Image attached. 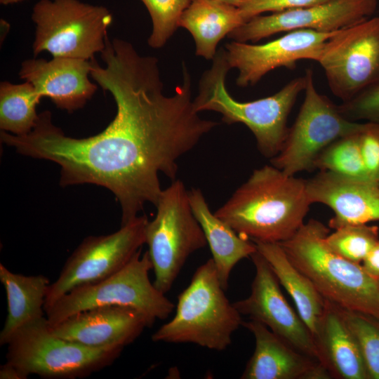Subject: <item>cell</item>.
<instances>
[{"label": "cell", "mask_w": 379, "mask_h": 379, "mask_svg": "<svg viewBox=\"0 0 379 379\" xmlns=\"http://www.w3.org/2000/svg\"><path fill=\"white\" fill-rule=\"evenodd\" d=\"M100 54L105 65L92 59L90 76L112 94L117 106L102 131L83 138L67 136L46 110L29 133L1 131L0 138L22 155L59 165L61 186L94 184L111 191L121 207L122 226L146 204L156 206L163 191L159 173L175 180L178 160L219 124L195 110L185 62L182 82L166 95L157 58L142 56L130 42L109 36Z\"/></svg>", "instance_id": "6da1fadb"}, {"label": "cell", "mask_w": 379, "mask_h": 379, "mask_svg": "<svg viewBox=\"0 0 379 379\" xmlns=\"http://www.w3.org/2000/svg\"><path fill=\"white\" fill-rule=\"evenodd\" d=\"M311 204L306 180L266 165L254 170L214 213L243 238L279 244L304 224Z\"/></svg>", "instance_id": "7a4b0ae2"}, {"label": "cell", "mask_w": 379, "mask_h": 379, "mask_svg": "<svg viewBox=\"0 0 379 379\" xmlns=\"http://www.w3.org/2000/svg\"><path fill=\"white\" fill-rule=\"evenodd\" d=\"M329 229L311 219L289 239L279 243L291 262L323 298L342 309L379 320V283L361 264L335 253L325 241Z\"/></svg>", "instance_id": "3957f363"}, {"label": "cell", "mask_w": 379, "mask_h": 379, "mask_svg": "<svg viewBox=\"0 0 379 379\" xmlns=\"http://www.w3.org/2000/svg\"><path fill=\"white\" fill-rule=\"evenodd\" d=\"M210 69L199 81V93L193 100L197 112L214 111L227 124L241 123L254 135L257 147L265 157L273 158L281 150L289 128L288 115L306 86L305 75L290 81L276 93L263 98L239 102L226 89L225 79L230 67L225 49L220 48Z\"/></svg>", "instance_id": "277c9868"}, {"label": "cell", "mask_w": 379, "mask_h": 379, "mask_svg": "<svg viewBox=\"0 0 379 379\" xmlns=\"http://www.w3.org/2000/svg\"><path fill=\"white\" fill-rule=\"evenodd\" d=\"M225 291L210 258L196 270L188 286L178 295L174 317L153 333L152 340L226 350L244 321Z\"/></svg>", "instance_id": "5b68a950"}, {"label": "cell", "mask_w": 379, "mask_h": 379, "mask_svg": "<svg viewBox=\"0 0 379 379\" xmlns=\"http://www.w3.org/2000/svg\"><path fill=\"white\" fill-rule=\"evenodd\" d=\"M7 345L6 361L27 378L30 374L48 379L88 377L111 365L123 350L91 347L58 337L46 317L22 326Z\"/></svg>", "instance_id": "8992f818"}, {"label": "cell", "mask_w": 379, "mask_h": 379, "mask_svg": "<svg viewBox=\"0 0 379 379\" xmlns=\"http://www.w3.org/2000/svg\"><path fill=\"white\" fill-rule=\"evenodd\" d=\"M141 249L121 270L99 282L77 287L45 310L48 324L53 326L71 315L100 306L118 305L142 313L152 326L168 317L175 305L149 278L152 264L147 251Z\"/></svg>", "instance_id": "52a82bcc"}, {"label": "cell", "mask_w": 379, "mask_h": 379, "mask_svg": "<svg viewBox=\"0 0 379 379\" xmlns=\"http://www.w3.org/2000/svg\"><path fill=\"white\" fill-rule=\"evenodd\" d=\"M34 57L48 51L53 57L91 60L105 47L112 15L105 6L79 0H39L32 9Z\"/></svg>", "instance_id": "ba28073f"}, {"label": "cell", "mask_w": 379, "mask_h": 379, "mask_svg": "<svg viewBox=\"0 0 379 379\" xmlns=\"http://www.w3.org/2000/svg\"><path fill=\"white\" fill-rule=\"evenodd\" d=\"M156 208L155 218L146 226L145 244L154 274L153 284L166 294L190 255L207 241L182 181L175 180L163 190Z\"/></svg>", "instance_id": "9c48e42d"}, {"label": "cell", "mask_w": 379, "mask_h": 379, "mask_svg": "<svg viewBox=\"0 0 379 379\" xmlns=\"http://www.w3.org/2000/svg\"><path fill=\"white\" fill-rule=\"evenodd\" d=\"M305 98L280 152L272 165L289 175L314 169V162L331 143L359 131L363 123L347 119L326 96L316 89L313 72L307 69Z\"/></svg>", "instance_id": "30bf717a"}, {"label": "cell", "mask_w": 379, "mask_h": 379, "mask_svg": "<svg viewBox=\"0 0 379 379\" xmlns=\"http://www.w3.org/2000/svg\"><path fill=\"white\" fill-rule=\"evenodd\" d=\"M147 222L145 215H138L114 233L86 237L49 285L44 310L71 290L102 281L121 270L145 244Z\"/></svg>", "instance_id": "8fae6325"}, {"label": "cell", "mask_w": 379, "mask_h": 379, "mask_svg": "<svg viewBox=\"0 0 379 379\" xmlns=\"http://www.w3.org/2000/svg\"><path fill=\"white\" fill-rule=\"evenodd\" d=\"M333 94L346 102L379 84V17L338 30L317 61Z\"/></svg>", "instance_id": "7c38bea8"}, {"label": "cell", "mask_w": 379, "mask_h": 379, "mask_svg": "<svg viewBox=\"0 0 379 379\" xmlns=\"http://www.w3.org/2000/svg\"><path fill=\"white\" fill-rule=\"evenodd\" d=\"M377 0H330L321 4L257 15L232 31L227 37L257 42L273 34L307 29L333 32L365 20L375 11Z\"/></svg>", "instance_id": "4fadbf2b"}, {"label": "cell", "mask_w": 379, "mask_h": 379, "mask_svg": "<svg viewBox=\"0 0 379 379\" xmlns=\"http://www.w3.org/2000/svg\"><path fill=\"white\" fill-rule=\"evenodd\" d=\"M251 258L255 270L251 293L233 305L241 315L263 324L292 347L319 361L312 333L284 298L270 265L258 251Z\"/></svg>", "instance_id": "5bb4252c"}, {"label": "cell", "mask_w": 379, "mask_h": 379, "mask_svg": "<svg viewBox=\"0 0 379 379\" xmlns=\"http://www.w3.org/2000/svg\"><path fill=\"white\" fill-rule=\"evenodd\" d=\"M337 32L295 29L263 44L233 41L225 44L227 61L230 69L239 71L237 86H254L276 68L283 67L293 70L299 60L317 62L326 41Z\"/></svg>", "instance_id": "9a60e30c"}, {"label": "cell", "mask_w": 379, "mask_h": 379, "mask_svg": "<svg viewBox=\"0 0 379 379\" xmlns=\"http://www.w3.org/2000/svg\"><path fill=\"white\" fill-rule=\"evenodd\" d=\"M150 326L148 319L138 310L109 305L79 312L50 328L57 336L85 346L124 349Z\"/></svg>", "instance_id": "2e32d148"}, {"label": "cell", "mask_w": 379, "mask_h": 379, "mask_svg": "<svg viewBox=\"0 0 379 379\" xmlns=\"http://www.w3.org/2000/svg\"><path fill=\"white\" fill-rule=\"evenodd\" d=\"M306 187L312 204H324L333 211L328 225L334 230L379 220V184L375 181L321 171L306 180Z\"/></svg>", "instance_id": "e0dca14e"}, {"label": "cell", "mask_w": 379, "mask_h": 379, "mask_svg": "<svg viewBox=\"0 0 379 379\" xmlns=\"http://www.w3.org/2000/svg\"><path fill=\"white\" fill-rule=\"evenodd\" d=\"M91 69V60L33 58L22 62L19 77L32 84L41 97L49 98L57 107L72 112L82 108L97 90V85L89 79Z\"/></svg>", "instance_id": "ac0fdd59"}, {"label": "cell", "mask_w": 379, "mask_h": 379, "mask_svg": "<svg viewBox=\"0 0 379 379\" xmlns=\"http://www.w3.org/2000/svg\"><path fill=\"white\" fill-rule=\"evenodd\" d=\"M254 336L255 350L241 379H328V371L316 359L301 353L253 319L243 321Z\"/></svg>", "instance_id": "d6986e66"}, {"label": "cell", "mask_w": 379, "mask_h": 379, "mask_svg": "<svg viewBox=\"0 0 379 379\" xmlns=\"http://www.w3.org/2000/svg\"><path fill=\"white\" fill-rule=\"evenodd\" d=\"M319 363L332 378L369 379L357 340L342 309L325 300V309L313 335Z\"/></svg>", "instance_id": "ffe728a7"}, {"label": "cell", "mask_w": 379, "mask_h": 379, "mask_svg": "<svg viewBox=\"0 0 379 379\" xmlns=\"http://www.w3.org/2000/svg\"><path fill=\"white\" fill-rule=\"evenodd\" d=\"M188 196L192 212L210 247L220 284L227 290L232 269L241 260L251 257L257 251L256 246L210 211L201 190H188Z\"/></svg>", "instance_id": "44dd1931"}, {"label": "cell", "mask_w": 379, "mask_h": 379, "mask_svg": "<svg viewBox=\"0 0 379 379\" xmlns=\"http://www.w3.org/2000/svg\"><path fill=\"white\" fill-rule=\"evenodd\" d=\"M0 281L6 295L7 317L0 332V345H8L25 325L45 317L44 305L49 279L43 274L24 275L12 272L0 264Z\"/></svg>", "instance_id": "7402d4cb"}, {"label": "cell", "mask_w": 379, "mask_h": 379, "mask_svg": "<svg viewBox=\"0 0 379 379\" xmlns=\"http://www.w3.org/2000/svg\"><path fill=\"white\" fill-rule=\"evenodd\" d=\"M245 22L239 9L216 0H192L182 13L178 26L188 30L196 46V55L213 60L217 46Z\"/></svg>", "instance_id": "603a6c76"}, {"label": "cell", "mask_w": 379, "mask_h": 379, "mask_svg": "<svg viewBox=\"0 0 379 379\" xmlns=\"http://www.w3.org/2000/svg\"><path fill=\"white\" fill-rule=\"evenodd\" d=\"M257 251L266 259L279 284L286 290L298 314L314 334L325 309V299L310 279L289 260L278 243L254 242Z\"/></svg>", "instance_id": "cb8c5ba5"}, {"label": "cell", "mask_w": 379, "mask_h": 379, "mask_svg": "<svg viewBox=\"0 0 379 379\" xmlns=\"http://www.w3.org/2000/svg\"><path fill=\"white\" fill-rule=\"evenodd\" d=\"M42 97L28 81L0 84V128L15 135L29 133L34 128L39 114L36 106Z\"/></svg>", "instance_id": "d4e9b609"}, {"label": "cell", "mask_w": 379, "mask_h": 379, "mask_svg": "<svg viewBox=\"0 0 379 379\" xmlns=\"http://www.w3.org/2000/svg\"><path fill=\"white\" fill-rule=\"evenodd\" d=\"M361 128L337 139L323 149L314 162V169L373 180L367 174L360 150L359 131Z\"/></svg>", "instance_id": "484cf974"}, {"label": "cell", "mask_w": 379, "mask_h": 379, "mask_svg": "<svg viewBox=\"0 0 379 379\" xmlns=\"http://www.w3.org/2000/svg\"><path fill=\"white\" fill-rule=\"evenodd\" d=\"M379 239V228L367 224L346 225L328 234L325 241L343 258L361 264Z\"/></svg>", "instance_id": "4316f807"}, {"label": "cell", "mask_w": 379, "mask_h": 379, "mask_svg": "<svg viewBox=\"0 0 379 379\" xmlns=\"http://www.w3.org/2000/svg\"><path fill=\"white\" fill-rule=\"evenodd\" d=\"M342 312L357 340L369 379H379V320L344 309Z\"/></svg>", "instance_id": "83f0119b"}, {"label": "cell", "mask_w": 379, "mask_h": 379, "mask_svg": "<svg viewBox=\"0 0 379 379\" xmlns=\"http://www.w3.org/2000/svg\"><path fill=\"white\" fill-rule=\"evenodd\" d=\"M145 6L152 22V31L148 38L152 48L163 47L173 36L180 18L192 0H140Z\"/></svg>", "instance_id": "f1b7e54d"}, {"label": "cell", "mask_w": 379, "mask_h": 379, "mask_svg": "<svg viewBox=\"0 0 379 379\" xmlns=\"http://www.w3.org/2000/svg\"><path fill=\"white\" fill-rule=\"evenodd\" d=\"M338 107L341 113L350 121L364 120L379 124V84L367 88Z\"/></svg>", "instance_id": "f546056e"}, {"label": "cell", "mask_w": 379, "mask_h": 379, "mask_svg": "<svg viewBox=\"0 0 379 379\" xmlns=\"http://www.w3.org/2000/svg\"><path fill=\"white\" fill-rule=\"evenodd\" d=\"M359 146L368 177L379 180V124L364 122L359 131Z\"/></svg>", "instance_id": "4dcf8cb0"}, {"label": "cell", "mask_w": 379, "mask_h": 379, "mask_svg": "<svg viewBox=\"0 0 379 379\" xmlns=\"http://www.w3.org/2000/svg\"><path fill=\"white\" fill-rule=\"evenodd\" d=\"M328 1L330 0H240L237 7L246 22L251 18L265 12H281Z\"/></svg>", "instance_id": "1f68e13d"}, {"label": "cell", "mask_w": 379, "mask_h": 379, "mask_svg": "<svg viewBox=\"0 0 379 379\" xmlns=\"http://www.w3.org/2000/svg\"><path fill=\"white\" fill-rule=\"evenodd\" d=\"M365 271L379 281V239L361 262Z\"/></svg>", "instance_id": "d6a6232c"}, {"label": "cell", "mask_w": 379, "mask_h": 379, "mask_svg": "<svg viewBox=\"0 0 379 379\" xmlns=\"http://www.w3.org/2000/svg\"><path fill=\"white\" fill-rule=\"evenodd\" d=\"M1 379H26L27 378L13 365L6 362L0 367Z\"/></svg>", "instance_id": "836d02e7"}, {"label": "cell", "mask_w": 379, "mask_h": 379, "mask_svg": "<svg viewBox=\"0 0 379 379\" xmlns=\"http://www.w3.org/2000/svg\"><path fill=\"white\" fill-rule=\"evenodd\" d=\"M26 0H0V4L4 6L23 2Z\"/></svg>", "instance_id": "e575fe53"}, {"label": "cell", "mask_w": 379, "mask_h": 379, "mask_svg": "<svg viewBox=\"0 0 379 379\" xmlns=\"http://www.w3.org/2000/svg\"><path fill=\"white\" fill-rule=\"evenodd\" d=\"M216 1L237 7L240 0H216Z\"/></svg>", "instance_id": "d590c367"}, {"label": "cell", "mask_w": 379, "mask_h": 379, "mask_svg": "<svg viewBox=\"0 0 379 379\" xmlns=\"http://www.w3.org/2000/svg\"><path fill=\"white\" fill-rule=\"evenodd\" d=\"M378 184H379V180H378Z\"/></svg>", "instance_id": "8d00e7d4"}, {"label": "cell", "mask_w": 379, "mask_h": 379, "mask_svg": "<svg viewBox=\"0 0 379 379\" xmlns=\"http://www.w3.org/2000/svg\"><path fill=\"white\" fill-rule=\"evenodd\" d=\"M378 283H379V281H378Z\"/></svg>", "instance_id": "74e56055"}]
</instances>
